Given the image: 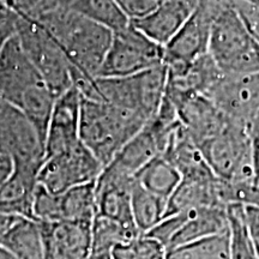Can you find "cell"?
I'll return each mask as SVG.
<instances>
[{
  "label": "cell",
  "mask_w": 259,
  "mask_h": 259,
  "mask_svg": "<svg viewBox=\"0 0 259 259\" xmlns=\"http://www.w3.org/2000/svg\"><path fill=\"white\" fill-rule=\"evenodd\" d=\"M103 168L79 141L63 153L47 157L38 171L37 183L52 193L61 194L72 187L95 183Z\"/></svg>",
  "instance_id": "11"
},
{
  "label": "cell",
  "mask_w": 259,
  "mask_h": 259,
  "mask_svg": "<svg viewBox=\"0 0 259 259\" xmlns=\"http://www.w3.org/2000/svg\"><path fill=\"white\" fill-rule=\"evenodd\" d=\"M95 183L72 187L60 194L61 221L93 222L96 215Z\"/></svg>",
  "instance_id": "24"
},
{
  "label": "cell",
  "mask_w": 259,
  "mask_h": 259,
  "mask_svg": "<svg viewBox=\"0 0 259 259\" xmlns=\"http://www.w3.org/2000/svg\"><path fill=\"white\" fill-rule=\"evenodd\" d=\"M56 100L15 35L0 54V102L24 113L46 143L47 126Z\"/></svg>",
  "instance_id": "2"
},
{
  "label": "cell",
  "mask_w": 259,
  "mask_h": 259,
  "mask_svg": "<svg viewBox=\"0 0 259 259\" xmlns=\"http://www.w3.org/2000/svg\"><path fill=\"white\" fill-rule=\"evenodd\" d=\"M166 259H231L229 232L226 231L167 251Z\"/></svg>",
  "instance_id": "26"
},
{
  "label": "cell",
  "mask_w": 259,
  "mask_h": 259,
  "mask_svg": "<svg viewBox=\"0 0 259 259\" xmlns=\"http://www.w3.org/2000/svg\"><path fill=\"white\" fill-rule=\"evenodd\" d=\"M32 19L50 32L69 59L73 85L80 92L89 89L105 61L113 31L71 9H54Z\"/></svg>",
  "instance_id": "1"
},
{
  "label": "cell",
  "mask_w": 259,
  "mask_h": 259,
  "mask_svg": "<svg viewBox=\"0 0 259 259\" xmlns=\"http://www.w3.org/2000/svg\"><path fill=\"white\" fill-rule=\"evenodd\" d=\"M136 183L149 192L167 199L181 181L177 168L163 156L155 157L135 176Z\"/></svg>",
  "instance_id": "23"
},
{
  "label": "cell",
  "mask_w": 259,
  "mask_h": 259,
  "mask_svg": "<svg viewBox=\"0 0 259 259\" xmlns=\"http://www.w3.org/2000/svg\"><path fill=\"white\" fill-rule=\"evenodd\" d=\"M2 9H3V5H2V3H0V11H2Z\"/></svg>",
  "instance_id": "41"
},
{
  "label": "cell",
  "mask_w": 259,
  "mask_h": 259,
  "mask_svg": "<svg viewBox=\"0 0 259 259\" xmlns=\"http://www.w3.org/2000/svg\"><path fill=\"white\" fill-rule=\"evenodd\" d=\"M251 156L254 184L259 186V120H255L250 128Z\"/></svg>",
  "instance_id": "36"
},
{
  "label": "cell",
  "mask_w": 259,
  "mask_h": 259,
  "mask_svg": "<svg viewBox=\"0 0 259 259\" xmlns=\"http://www.w3.org/2000/svg\"><path fill=\"white\" fill-rule=\"evenodd\" d=\"M208 206L225 205L220 200L219 178L209 180H184L171 193L167 202L166 218L174 213Z\"/></svg>",
  "instance_id": "20"
},
{
  "label": "cell",
  "mask_w": 259,
  "mask_h": 259,
  "mask_svg": "<svg viewBox=\"0 0 259 259\" xmlns=\"http://www.w3.org/2000/svg\"><path fill=\"white\" fill-rule=\"evenodd\" d=\"M181 215L180 227L167 245V251L228 231L227 208L208 206L187 210Z\"/></svg>",
  "instance_id": "18"
},
{
  "label": "cell",
  "mask_w": 259,
  "mask_h": 259,
  "mask_svg": "<svg viewBox=\"0 0 259 259\" xmlns=\"http://www.w3.org/2000/svg\"><path fill=\"white\" fill-rule=\"evenodd\" d=\"M12 170V164L9 160L5 158H0V186L3 185V183L8 179Z\"/></svg>",
  "instance_id": "37"
},
{
  "label": "cell",
  "mask_w": 259,
  "mask_h": 259,
  "mask_svg": "<svg viewBox=\"0 0 259 259\" xmlns=\"http://www.w3.org/2000/svg\"><path fill=\"white\" fill-rule=\"evenodd\" d=\"M16 36L56 99L73 87V70L69 59L37 21L18 15Z\"/></svg>",
  "instance_id": "6"
},
{
  "label": "cell",
  "mask_w": 259,
  "mask_h": 259,
  "mask_svg": "<svg viewBox=\"0 0 259 259\" xmlns=\"http://www.w3.org/2000/svg\"><path fill=\"white\" fill-rule=\"evenodd\" d=\"M87 259H113L112 252H92Z\"/></svg>",
  "instance_id": "38"
},
{
  "label": "cell",
  "mask_w": 259,
  "mask_h": 259,
  "mask_svg": "<svg viewBox=\"0 0 259 259\" xmlns=\"http://www.w3.org/2000/svg\"><path fill=\"white\" fill-rule=\"evenodd\" d=\"M71 10L113 32L124 30L131 24V19L115 0H77Z\"/></svg>",
  "instance_id": "25"
},
{
  "label": "cell",
  "mask_w": 259,
  "mask_h": 259,
  "mask_svg": "<svg viewBox=\"0 0 259 259\" xmlns=\"http://www.w3.org/2000/svg\"><path fill=\"white\" fill-rule=\"evenodd\" d=\"M17 18L18 15L9 11L5 8L0 11V54L4 50L5 45L11 37L16 35L17 30Z\"/></svg>",
  "instance_id": "34"
},
{
  "label": "cell",
  "mask_w": 259,
  "mask_h": 259,
  "mask_svg": "<svg viewBox=\"0 0 259 259\" xmlns=\"http://www.w3.org/2000/svg\"><path fill=\"white\" fill-rule=\"evenodd\" d=\"M250 128V125L231 120L219 135L198 145L216 178L232 183H254Z\"/></svg>",
  "instance_id": "7"
},
{
  "label": "cell",
  "mask_w": 259,
  "mask_h": 259,
  "mask_svg": "<svg viewBox=\"0 0 259 259\" xmlns=\"http://www.w3.org/2000/svg\"><path fill=\"white\" fill-rule=\"evenodd\" d=\"M134 184L135 178L119 176L103 168L95 183L96 215L111 219L139 233L131 211V190Z\"/></svg>",
  "instance_id": "16"
},
{
  "label": "cell",
  "mask_w": 259,
  "mask_h": 259,
  "mask_svg": "<svg viewBox=\"0 0 259 259\" xmlns=\"http://www.w3.org/2000/svg\"><path fill=\"white\" fill-rule=\"evenodd\" d=\"M126 16L131 19H138L150 14L161 0H115Z\"/></svg>",
  "instance_id": "32"
},
{
  "label": "cell",
  "mask_w": 259,
  "mask_h": 259,
  "mask_svg": "<svg viewBox=\"0 0 259 259\" xmlns=\"http://www.w3.org/2000/svg\"><path fill=\"white\" fill-rule=\"evenodd\" d=\"M0 3L9 11L31 18L40 11L45 0H0Z\"/></svg>",
  "instance_id": "33"
},
{
  "label": "cell",
  "mask_w": 259,
  "mask_h": 259,
  "mask_svg": "<svg viewBox=\"0 0 259 259\" xmlns=\"http://www.w3.org/2000/svg\"><path fill=\"white\" fill-rule=\"evenodd\" d=\"M208 53L223 74L259 72V45L246 29L233 0L213 19Z\"/></svg>",
  "instance_id": "4"
},
{
  "label": "cell",
  "mask_w": 259,
  "mask_h": 259,
  "mask_svg": "<svg viewBox=\"0 0 259 259\" xmlns=\"http://www.w3.org/2000/svg\"><path fill=\"white\" fill-rule=\"evenodd\" d=\"M257 120H259V115H258V118H257Z\"/></svg>",
  "instance_id": "42"
},
{
  "label": "cell",
  "mask_w": 259,
  "mask_h": 259,
  "mask_svg": "<svg viewBox=\"0 0 259 259\" xmlns=\"http://www.w3.org/2000/svg\"><path fill=\"white\" fill-rule=\"evenodd\" d=\"M231 259H258L245 222L244 206L232 204L227 206Z\"/></svg>",
  "instance_id": "27"
},
{
  "label": "cell",
  "mask_w": 259,
  "mask_h": 259,
  "mask_svg": "<svg viewBox=\"0 0 259 259\" xmlns=\"http://www.w3.org/2000/svg\"><path fill=\"white\" fill-rule=\"evenodd\" d=\"M0 247L18 259H46L41 225L35 219H19L0 240Z\"/></svg>",
  "instance_id": "21"
},
{
  "label": "cell",
  "mask_w": 259,
  "mask_h": 259,
  "mask_svg": "<svg viewBox=\"0 0 259 259\" xmlns=\"http://www.w3.org/2000/svg\"><path fill=\"white\" fill-rule=\"evenodd\" d=\"M167 76L163 64L127 77H97V96L100 101L137 113L149 121L156 115L164 97Z\"/></svg>",
  "instance_id": "5"
},
{
  "label": "cell",
  "mask_w": 259,
  "mask_h": 259,
  "mask_svg": "<svg viewBox=\"0 0 259 259\" xmlns=\"http://www.w3.org/2000/svg\"><path fill=\"white\" fill-rule=\"evenodd\" d=\"M193 11L194 8L189 0H161L150 14L132 19L131 24L164 47L186 23Z\"/></svg>",
  "instance_id": "17"
},
{
  "label": "cell",
  "mask_w": 259,
  "mask_h": 259,
  "mask_svg": "<svg viewBox=\"0 0 259 259\" xmlns=\"http://www.w3.org/2000/svg\"><path fill=\"white\" fill-rule=\"evenodd\" d=\"M173 105L177 108L180 124L197 147L219 135L231 121L209 97L204 95L185 96Z\"/></svg>",
  "instance_id": "15"
},
{
  "label": "cell",
  "mask_w": 259,
  "mask_h": 259,
  "mask_svg": "<svg viewBox=\"0 0 259 259\" xmlns=\"http://www.w3.org/2000/svg\"><path fill=\"white\" fill-rule=\"evenodd\" d=\"M167 250L147 234L138 235L113 248V259H166Z\"/></svg>",
  "instance_id": "29"
},
{
  "label": "cell",
  "mask_w": 259,
  "mask_h": 259,
  "mask_svg": "<svg viewBox=\"0 0 259 259\" xmlns=\"http://www.w3.org/2000/svg\"><path fill=\"white\" fill-rule=\"evenodd\" d=\"M148 120L137 113L82 96L79 139L103 167L111 163Z\"/></svg>",
  "instance_id": "3"
},
{
  "label": "cell",
  "mask_w": 259,
  "mask_h": 259,
  "mask_svg": "<svg viewBox=\"0 0 259 259\" xmlns=\"http://www.w3.org/2000/svg\"><path fill=\"white\" fill-rule=\"evenodd\" d=\"M232 0H204L180 30L163 47V63L169 73H180L199 57L208 53L211 24Z\"/></svg>",
  "instance_id": "8"
},
{
  "label": "cell",
  "mask_w": 259,
  "mask_h": 259,
  "mask_svg": "<svg viewBox=\"0 0 259 259\" xmlns=\"http://www.w3.org/2000/svg\"><path fill=\"white\" fill-rule=\"evenodd\" d=\"M167 199L149 192L136 183L131 190V211L139 234H147L166 218Z\"/></svg>",
  "instance_id": "22"
},
{
  "label": "cell",
  "mask_w": 259,
  "mask_h": 259,
  "mask_svg": "<svg viewBox=\"0 0 259 259\" xmlns=\"http://www.w3.org/2000/svg\"><path fill=\"white\" fill-rule=\"evenodd\" d=\"M163 46L130 24L124 30L113 32L111 46L97 77L132 76L163 65Z\"/></svg>",
  "instance_id": "9"
},
{
  "label": "cell",
  "mask_w": 259,
  "mask_h": 259,
  "mask_svg": "<svg viewBox=\"0 0 259 259\" xmlns=\"http://www.w3.org/2000/svg\"><path fill=\"white\" fill-rule=\"evenodd\" d=\"M241 2H245V3H247V4H250L252 6H254V8L259 9V0H241Z\"/></svg>",
  "instance_id": "40"
},
{
  "label": "cell",
  "mask_w": 259,
  "mask_h": 259,
  "mask_svg": "<svg viewBox=\"0 0 259 259\" xmlns=\"http://www.w3.org/2000/svg\"><path fill=\"white\" fill-rule=\"evenodd\" d=\"M38 171L14 167L0 186V212L34 219L32 200L37 186Z\"/></svg>",
  "instance_id": "19"
},
{
  "label": "cell",
  "mask_w": 259,
  "mask_h": 259,
  "mask_svg": "<svg viewBox=\"0 0 259 259\" xmlns=\"http://www.w3.org/2000/svg\"><path fill=\"white\" fill-rule=\"evenodd\" d=\"M46 259H87L92 252V223L42 222Z\"/></svg>",
  "instance_id": "14"
},
{
  "label": "cell",
  "mask_w": 259,
  "mask_h": 259,
  "mask_svg": "<svg viewBox=\"0 0 259 259\" xmlns=\"http://www.w3.org/2000/svg\"><path fill=\"white\" fill-rule=\"evenodd\" d=\"M138 235L142 234L111 219L96 215L92 223V252H112L118 245Z\"/></svg>",
  "instance_id": "28"
},
{
  "label": "cell",
  "mask_w": 259,
  "mask_h": 259,
  "mask_svg": "<svg viewBox=\"0 0 259 259\" xmlns=\"http://www.w3.org/2000/svg\"><path fill=\"white\" fill-rule=\"evenodd\" d=\"M0 259H18V258H16L14 254L10 253V252L6 251L5 248L0 247Z\"/></svg>",
  "instance_id": "39"
},
{
  "label": "cell",
  "mask_w": 259,
  "mask_h": 259,
  "mask_svg": "<svg viewBox=\"0 0 259 259\" xmlns=\"http://www.w3.org/2000/svg\"><path fill=\"white\" fill-rule=\"evenodd\" d=\"M34 219L42 222L61 221L60 194H54L37 183L32 200Z\"/></svg>",
  "instance_id": "30"
},
{
  "label": "cell",
  "mask_w": 259,
  "mask_h": 259,
  "mask_svg": "<svg viewBox=\"0 0 259 259\" xmlns=\"http://www.w3.org/2000/svg\"><path fill=\"white\" fill-rule=\"evenodd\" d=\"M0 158L37 171L46 160V143L37 128L24 113L5 102H0Z\"/></svg>",
  "instance_id": "10"
},
{
  "label": "cell",
  "mask_w": 259,
  "mask_h": 259,
  "mask_svg": "<svg viewBox=\"0 0 259 259\" xmlns=\"http://www.w3.org/2000/svg\"><path fill=\"white\" fill-rule=\"evenodd\" d=\"M82 95L76 85L57 97L46 134V158L73 147L79 139Z\"/></svg>",
  "instance_id": "13"
},
{
  "label": "cell",
  "mask_w": 259,
  "mask_h": 259,
  "mask_svg": "<svg viewBox=\"0 0 259 259\" xmlns=\"http://www.w3.org/2000/svg\"><path fill=\"white\" fill-rule=\"evenodd\" d=\"M204 96L231 120L251 126L259 115V72L223 74Z\"/></svg>",
  "instance_id": "12"
},
{
  "label": "cell",
  "mask_w": 259,
  "mask_h": 259,
  "mask_svg": "<svg viewBox=\"0 0 259 259\" xmlns=\"http://www.w3.org/2000/svg\"><path fill=\"white\" fill-rule=\"evenodd\" d=\"M233 6L244 22L247 31L259 45V9L241 0H233Z\"/></svg>",
  "instance_id": "31"
},
{
  "label": "cell",
  "mask_w": 259,
  "mask_h": 259,
  "mask_svg": "<svg viewBox=\"0 0 259 259\" xmlns=\"http://www.w3.org/2000/svg\"><path fill=\"white\" fill-rule=\"evenodd\" d=\"M245 222L259 259V206H244Z\"/></svg>",
  "instance_id": "35"
}]
</instances>
